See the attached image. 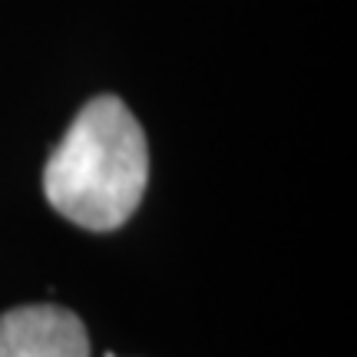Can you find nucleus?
I'll use <instances>...</instances> for the list:
<instances>
[{"label": "nucleus", "instance_id": "obj_1", "mask_svg": "<svg viewBox=\"0 0 357 357\" xmlns=\"http://www.w3.org/2000/svg\"><path fill=\"white\" fill-rule=\"evenodd\" d=\"M146 182L149 142L116 96H96L79 109L43 172L47 202L89 231H113L132 218Z\"/></svg>", "mask_w": 357, "mask_h": 357}, {"label": "nucleus", "instance_id": "obj_2", "mask_svg": "<svg viewBox=\"0 0 357 357\" xmlns=\"http://www.w3.org/2000/svg\"><path fill=\"white\" fill-rule=\"evenodd\" d=\"M0 357H89V337L66 307H13L0 314Z\"/></svg>", "mask_w": 357, "mask_h": 357}, {"label": "nucleus", "instance_id": "obj_3", "mask_svg": "<svg viewBox=\"0 0 357 357\" xmlns=\"http://www.w3.org/2000/svg\"><path fill=\"white\" fill-rule=\"evenodd\" d=\"M106 357H116V354H106Z\"/></svg>", "mask_w": 357, "mask_h": 357}]
</instances>
